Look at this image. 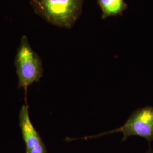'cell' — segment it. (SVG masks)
Returning a JSON list of instances; mask_svg holds the SVG:
<instances>
[{
    "instance_id": "7",
    "label": "cell",
    "mask_w": 153,
    "mask_h": 153,
    "mask_svg": "<svg viewBox=\"0 0 153 153\" xmlns=\"http://www.w3.org/2000/svg\"><path fill=\"white\" fill-rule=\"evenodd\" d=\"M33 1H34V0H33Z\"/></svg>"
},
{
    "instance_id": "5",
    "label": "cell",
    "mask_w": 153,
    "mask_h": 153,
    "mask_svg": "<svg viewBox=\"0 0 153 153\" xmlns=\"http://www.w3.org/2000/svg\"><path fill=\"white\" fill-rule=\"evenodd\" d=\"M103 12V16H114L124 10L125 4L123 0H98Z\"/></svg>"
},
{
    "instance_id": "6",
    "label": "cell",
    "mask_w": 153,
    "mask_h": 153,
    "mask_svg": "<svg viewBox=\"0 0 153 153\" xmlns=\"http://www.w3.org/2000/svg\"><path fill=\"white\" fill-rule=\"evenodd\" d=\"M146 153H153V150L152 149H149Z\"/></svg>"
},
{
    "instance_id": "1",
    "label": "cell",
    "mask_w": 153,
    "mask_h": 153,
    "mask_svg": "<svg viewBox=\"0 0 153 153\" xmlns=\"http://www.w3.org/2000/svg\"><path fill=\"white\" fill-rule=\"evenodd\" d=\"M18 88L25 93L34 82H39L43 76V70L41 59L33 50L26 35L22 36L15 58Z\"/></svg>"
},
{
    "instance_id": "4",
    "label": "cell",
    "mask_w": 153,
    "mask_h": 153,
    "mask_svg": "<svg viewBox=\"0 0 153 153\" xmlns=\"http://www.w3.org/2000/svg\"><path fill=\"white\" fill-rule=\"evenodd\" d=\"M19 121L22 137L26 145V153H47L41 137L30 119L27 105H23L21 107Z\"/></svg>"
},
{
    "instance_id": "2",
    "label": "cell",
    "mask_w": 153,
    "mask_h": 153,
    "mask_svg": "<svg viewBox=\"0 0 153 153\" xmlns=\"http://www.w3.org/2000/svg\"><path fill=\"white\" fill-rule=\"evenodd\" d=\"M114 133H121L123 134V141L131 136H138L151 143L153 141V107L147 106L136 110L124 124L119 128L81 139L97 138Z\"/></svg>"
},
{
    "instance_id": "3",
    "label": "cell",
    "mask_w": 153,
    "mask_h": 153,
    "mask_svg": "<svg viewBox=\"0 0 153 153\" xmlns=\"http://www.w3.org/2000/svg\"><path fill=\"white\" fill-rule=\"evenodd\" d=\"M45 18L62 27H69L75 22L81 9V0H34Z\"/></svg>"
}]
</instances>
